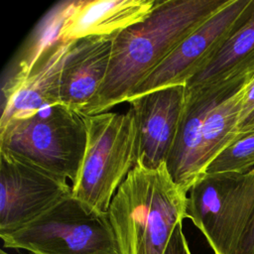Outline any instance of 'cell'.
Returning a JSON list of instances; mask_svg holds the SVG:
<instances>
[{
	"mask_svg": "<svg viewBox=\"0 0 254 254\" xmlns=\"http://www.w3.org/2000/svg\"><path fill=\"white\" fill-rule=\"evenodd\" d=\"M252 130H254V110L239 122L238 135L241 136L243 134L249 133Z\"/></svg>",
	"mask_w": 254,
	"mask_h": 254,
	"instance_id": "cell-20",
	"label": "cell"
},
{
	"mask_svg": "<svg viewBox=\"0 0 254 254\" xmlns=\"http://www.w3.org/2000/svg\"><path fill=\"white\" fill-rule=\"evenodd\" d=\"M229 1H158L146 19L114 37L106 77L94 102L82 116L106 112L127 102L142 81L189 35Z\"/></svg>",
	"mask_w": 254,
	"mask_h": 254,
	"instance_id": "cell-1",
	"label": "cell"
},
{
	"mask_svg": "<svg viewBox=\"0 0 254 254\" xmlns=\"http://www.w3.org/2000/svg\"><path fill=\"white\" fill-rule=\"evenodd\" d=\"M164 254H191L183 230V221L176 226Z\"/></svg>",
	"mask_w": 254,
	"mask_h": 254,
	"instance_id": "cell-17",
	"label": "cell"
},
{
	"mask_svg": "<svg viewBox=\"0 0 254 254\" xmlns=\"http://www.w3.org/2000/svg\"><path fill=\"white\" fill-rule=\"evenodd\" d=\"M156 0H72L58 42L73 43L91 37H115L146 19Z\"/></svg>",
	"mask_w": 254,
	"mask_h": 254,
	"instance_id": "cell-13",
	"label": "cell"
},
{
	"mask_svg": "<svg viewBox=\"0 0 254 254\" xmlns=\"http://www.w3.org/2000/svg\"><path fill=\"white\" fill-rule=\"evenodd\" d=\"M72 0L62 1L54 5L36 25L20 54L16 64L9 73L27 74L43 52L54 43L58 42L61 28L68 14Z\"/></svg>",
	"mask_w": 254,
	"mask_h": 254,
	"instance_id": "cell-15",
	"label": "cell"
},
{
	"mask_svg": "<svg viewBox=\"0 0 254 254\" xmlns=\"http://www.w3.org/2000/svg\"><path fill=\"white\" fill-rule=\"evenodd\" d=\"M0 254H8V253H7V252H5L4 250H1V251H0Z\"/></svg>",
	"mask_w": 254,
	"mask_h": 254,
	"instance_id": "cell-21",
	"label": "cell"
},
{
	"mask_svg": "<svg viewBox=\"0 0 254 254\" xmlns=\"http://www.w3.org/2000/svg\"><path fill=\"white\" fill-rule=\"evenodd\" d=\"M71 191L65 178L0 149V235L27 225Z\"/></svg>",
	"mask_w": 254,
	"mask_h": 254,
	"instance_id": "cell-8",
	"label": "cell"
},
{
	"mask_svg": "<svg viewBox=\"0 0 254 254\" xmlns=\"http://www.w3.org/2000/svg\"><path fill=\"white\" fill-rule=\"evenodd\" d=\"M254 74V0L212 59L185 86L186 89Z\"/></svg>",
	"mask_w": 254,
	"mask_h": 254,
	"instance_id": "cell-14",
	"label": "cell"
},
{
	"mask_svg": "<svg viewBox=\"0 0 254 254\" xmlns=\"http://www.w3.org/2000/svg\"><path fill=\"white\" fill-rule=\"evenodd\" d=\"M0 237L5 248L32 254H118L108 212L98 211L72 195Z\"/></svg>",
	"mask_w": 254,
	"mask_h": 254,
	"instance_id": "cell-5",
	"label": "cell"
},
{
	"mask_svg": "<svg viewBox=\"0 0 254 254\" xmlns=\"http://www.w3.org/2000/svg\"><path fill=\"white\" fill-rule=\"evenodd\" d=\"M254 169V130L239 136L207 166L204 174H246Z\"/></svg>",
	"mask_w": 254,
	"mask_h": 254,
	"instance_id": "cell-16",
	"label": "cell"
},
{
	"mask_svg": "<svg viewBox=\"0 0 254 254\" xmlns=\"http://www.w3.org/2000/svg\"><path fill=\"white\" fill-rule=\"evenodd\" d=\"M73 43L56 42L49 46L27 74L7 73L1 87L0 129L46 107L62 104V72Z\"/></svg>",
	"mask_w": 254,
	"mask_h": 254,
	"instance_id": "cell-10",
	"label": "cell"
},
{
	"mask_svg": "<svg viewBox=\"0 0 254 254\" xmlns=\"http://www.w3.org/2000/svg\"><path fill=\"white\" fill-rule=\"evenodd\" d=\"M254 209V169L246 174H203L188 192L187 218L214 254H233Z\"/></svg>",
	"mask_w": 254,
	"mask_h": 254,
	"instance_id": "cell-7",
	"label": "cell"
},
{
	"mask_svg": "<svg viewBox=\"0 0 254 254\" xmlns=\"http://www.w3.org/2000/svg\"><path fill=\"white\" fill-rule=\"evenodd\" d=\"M187 200L166 163L156 169L136 164L108 209L118 254H164L176 226L187 218Z\"/></svg>",
	"mask_w": 254,
	"mask_h": 254,
	"instance_id": "cell-3",
	"label": "cell"
},
{
	"mask_svg": "<svg viewBox=\"0 0 254 254\" xmlns=\"http://www.w3.org/2000/svg\"><path fill=\"white\" fill-rule=\"evenodd\" d=\"M254 75L186 89L178 132L166 161L175 183L189 190L207 166L238 137L243 96Z\"/></svg>",
	"mask_w": 254,
	"mask_h": 254,
	"instance_id": "cell-2",
	"label": "cell"
},
{
	"mask_svg": "<svg viewBox=\"0 0 254 254\" xmlns=\"http://www.w3.org/2000/svg\"><path fill=\"white\" fill-rule=\"evenodd\" d=\"M114 37H91L74 42L61 78V102L84 115L106 77Z\"/></svg>",
	"mask_w": 254,
	"mask_h": 254,
	"instance_id": "cell-12",
	"label": "cell"
},
{
	"mask_svg": "<svg viewBox=\"0 0 254 254\" xmlns=\"http://www.w3.org/2000/svg\"><path fill=\"white\" fill-rule=\"evenodd\" d=\"M86 145L83 116L63 104L0 129V149L25 158L71 184L76 180Z\"/></svg>",
	"mask_w": 254,
	"mask_h": 254,
	"instance_id": "cell-6",
	"label": "cell"
},
{
	"mask_svg": "<svg viewBox=\"0 0 254 254\" xmlns=\"http://www.w3.org/2000/svg\"><path fill=\"white\" fill-rule=\"evenodd\" d=\"M254 110V77L245 87L240 121Z\"/></svg>",
	"mask_w": 254,
	"mask_h": 254,
	"instance_id": "cell-19",
	"label": "cell"
},
{
	"mask_svg": "<svg viewBox=\"0 0 254 254\" xmlns=\"http://www.w3.org/2000/svg\"><path fill=\"white\" fill-rule=\"evenodd\" d=\"M233 254H254V209L250 221Z\"/></svg>",
	"mask_w": 254,
	"mask_h": 254,
	"instance_id": "cell-18",
	"label": "cell"
},
{
	"mask_svg": "<svg viewBox=\"0 0 254 254\" xmlns=\"http://www.w3.org/2000/svg\"><path fill=\"white\" fill-rule=\"evenodd\" d=\"M86 145L71 195L108 212L117 190L137 163L138 133L133 111L83 116Z\"/></svg>",
	"mask_w": 254,
	"mask_h": 254,
	"instance_id": "cell-4",
	"label": "cell"
},
{
	"mask_svg": "<svg viewBox=\"0 0 254 254\" xmlns=\"http://www.w3.org/2000/svg\"><path fill=\"white\" fill-rule=\"evenodd\" d=\"M186 99L184 85L154 90L128 101L138 133L137 163L156 169L172 150Z\"/></svg>",
	"mask_w": 254,
	"mask_h": 254,
	"instance_id": "cell-11",
	"label": "cell"
},
{
	"mask_svg": "<svg viewBox=\"0 0 254 254\" xmlns=\"http://www.w3.org/2000/svg\"><path fill=\"white\" fill-rule=\"evenodd\" d=\"M250 2L251 0H230L189 35L142 81L130 99L165 87L186 86L220 49Z\"/></svg>",
	"mask_w": 254,
	"mask_h": 254,
	"instance_id": "cell-9",
	"label": "cell"
}]
</instances>
